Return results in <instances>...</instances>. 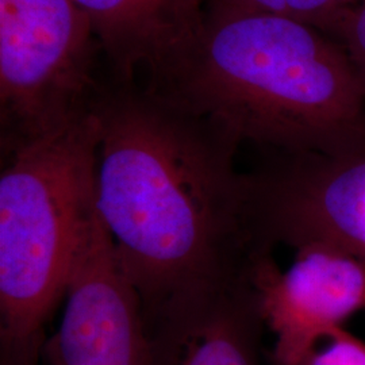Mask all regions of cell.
Here are the masks:
<instances>
[{"label": "cell", "instance_id": "8fae6325", "mask_svg": "<svg viewBox=\"0 0 365 365\" xmlns=\"http://www.w3.org/2000/svg\"><path fill=\"white\" fill-rule=\"evenodd\" d=\"M299 365H365V341L339 327L327 333Z\"/></svg>", "mask_w": 365, "mask_h": 365}, {"label": "cell", "instance_id": "30bf717a", "mask_svg": "<svg viewBox=\"0 0 365 365\" xmlns=\"http://www.w3.org/2000/svg\"><path fill=\"white\" fill-rule=\"evenodd\" d=\"M360 0H205L206 10L268 14L295 19L327 34L337 33Z\"/></svg>", "mask_w": 365, "mask_h": 365}, {"label": "cell", "instance_id": "6da1fadb", "mask_svg": "<svg viewBox=\"0 0 365 365\" xmlns=\"http://www.w3.org/2000/svg\"><path fill=\"white\" fill-rule=\"evenodd\" d=\"M96 212L145 319L248 274L256 248L240 143L149 88L101 91Z\"/></svg>", "mask_w": 365, "mask_h": 365}, {"label": "cell", "instance_id": "8992f818", "mask_svg": "<svg viewBox=\"0 0 365 365\" xmlns=\"http://www.w3.org/2000/svg\"><path fill=\"white\" fill-rule=\"evenodd\" d=\"M64 298L61 322L42 345L46 365H150L141 295L98 212L78 248Z\"/></svg>", "mask_w": 365, "mask_h": 365}, {"label": "cell", "instance_id": "9c48e42d", "mask_svg": "<svg viewBox=\"0 0 365 365\" xmlns=\"http://www.w3.org/2000/svg\"><path fill=\"white\" fill-rule=\"evenodd\" d=\"M123 81L148 68L158 84L182 64L206 16L205 0H75Z\"/></svg>", "mask_w": 365, "mask_h": 365}, {"label": "cell", "instance_id": "277c9868", "mask_svg": "<svg viewBox=\"0 0 365 365\" xmlns=\"http://www.w3.org/2000/svg\"><path fill=\"white\" fill-rule=\"evenodd\" d=\"M95 42L75 0H0L1 148L93 105Z\"/></svg>", "mask_w": 365, "mask_h": 365}, {"label": "cell", "instance_id": "4fadbf2b", "mask_svg": "<svg viewBox=\"0 0 365 365\" xmlns=\"http://www.w3.org/2000/svg\"><path fill=\"white\" fill-rule=\"evenodd\" d=\"M45 336L26 342L0 341V365H38Z\"/></svg>", "mask_w": 365, "mask_h": 365}, {"label": "cell", "instance_id": "7a4b0ae2", "mask_svg": "<svg viewBox=\"0 0 365 365\" xmlns=\"http://www.w3.org/2000/svg\"><path fill=\"white\" fill-rule=\"evenodd\" d=\"M274 153L365 149V96L341 43L268 14L206 10L195 45L149 87Z\"/></svg>", "mask_w": 365, "mask_h": 365}, {"label": "cell", "instance_id": "52a82bcc", "mask_svg": "<svg viewBox=\"0 0 365 365\" xmlns=\"http://www.w3.org/2000/svg\"><path fill=\"white\" fill-rule=\"evenodd\" d=\"M252 280L264 324L274 337L271 365H299L327 333L365 310L364 261L333 247L295 249L287 269L262 253Z\"/></svg>", "mask_w": 365, "mask_h": 365}, {"label": "cell", "instance_id": "7c38bea8", "mask_svg": "<svg viewBox=\"0 0 365 365\" xmlns=\"http://www.w3.org/2000/svg\"><path fill=\"white\" fill-rule=\"evenodd\" d=\"M336 36L348 54L365 96V0L346 15Z\"/></svg>", "mask_w": 365, "mask_h": 365}, {"label": "cell", "instance_id": "ba28073f", "mask_svg": "<svg viewBox=\"0 0 365 365\" xmlns=\"http://www.w3.org/2000/svg\"><path fill=\"white\" fill-rule=\"evenodd\" d=\"M145 321L150 365H262L265 324L252 271L229 286L173 302Z\"/></svg>", "mask_w": 365, "mask_h": 365}, {"label": "cell", "instance_id": "3957f363", "mask_svg": "<svg viewBox=\"0 0 365 365\" xmlns=\"http://www.w3.org/2000/svg\"><path fill=\"white\" fill-rule=\"evenodd\" d=\"M101 122L87 110L33 138L1 148L0 341L43 334L78 248L96 217Z\"/></svg>", "mask_w": 365, "mask_h": 365}, {"label": "cell", "instance_id": "5b68a950", "mask_svg": "<svg viewBox=\"0 0 365 365\" xmlns=\"http://www.w3.org/2000/svg\"><path fill=\"white\" fill-rule=\"evenodd\" d=\"M247 176L259 250L321 244L365 262V149L344 156L274 153Z\"/></svg>", "mask_w": 365, "mask_h": 365}]
</instances>
